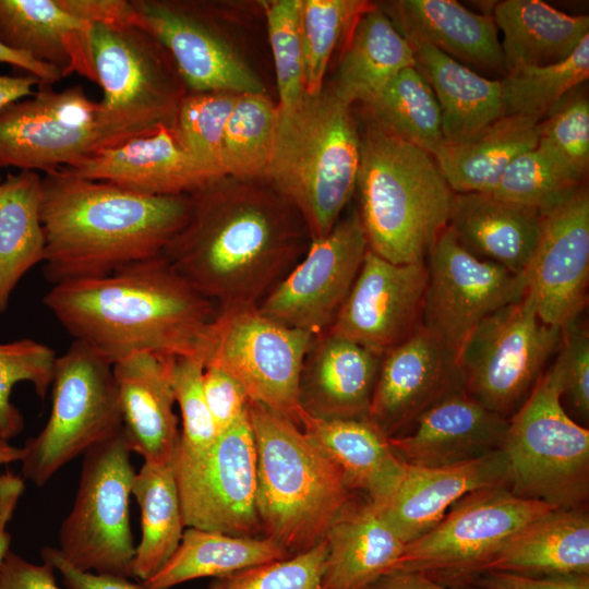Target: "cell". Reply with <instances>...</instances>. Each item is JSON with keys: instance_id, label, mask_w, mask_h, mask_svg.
Instances as JSON below:
<instances>
[{"instance_id": "obj_1", "label": "cell", "mask_w": 589, "mask_h": 589, "mask_svg": "<svg viewBox=\"0 0 589 589\" xmlns=\"http://www.w3.org/2000/svg\"><path fill=\"white\" fill-rule=\"evenodd\" d=\"M306 240L298 211L264 180L225 176L191 195L188 221L163 255L217 310L257 308Z\"/></svg>"}, {"instance_id": "obj_2", "label": "cell", "mask_w": 589, "mask_h": 589, "mask_svg": "<svg viewBox=\"0 0 589 589\" xmlns=\"http://www.w3.org/2000/svg\"><path fill=\"white\" fill-rule=\"evenodd\" d=\"M43 303L74 340L112 364L141 352H201L217 314L164 255L107 276L53 285Z\"/></svg>"}, {"instance_id": "obj_3", "label": "cell", "mask_w": 589, "mask_h": 589, "mask_svg": "<svg viewBox=\"0 0 589 589\" xmlns=\"http://www.w3.org/2000/svg\"><path fill=\"white\" fill-rule=\"evenodd\" d=\"M41 183L44 275L52 286L161 256L191 211V195H148L58 170Z\"/></svg>"}, {"instance_id": "obj_4", "label": "cell", "mask_w": 589, "mask_h": 589, "mask_svg": "<svg viewBox=\"0 0 589 589\" xmlns=\"http://www.w3.org/2000/svg\"><path fill=\"white\" fill-rule=\"evenodd\" d=\"M277 108L264 181L298 211L310 240H318L335 227L357 188L360 133L352 105L329 84Z\"/></svg>"}, {"instance_id": "obj_5", "label": "cell", "mask_w": 589, "mask_h": 589, "mask_svg": "<svg viewBox=\"0 0 589 589\" xmlns=\"http://www.w3.org/2000/svg\"><path fill=\"white\" fill-rule=\"evenodd\" d=\"M256 447V505L263 537L290 556L325 540L358 496L342 471L290 419L251 401Z\"/></svg>"}, {"instance_id": "obj_6", "label": "cell", "mask_w": 589, "mask_h": 589, "mask_svg": "<svg viewBox=\"0 0 589 589\" xmlns=\"http://www.w3.org/2000/svg\"><path fill=\"white\" fill-rule=\"evenodd\" d=\"M359 133L356 189L369 250L395 264L425 261L447 227L454 192L429 153L369 118Z\"/></svg>"}, {"instance_id": "obj_7", "label": "cell", "mask_w": 589, "mask_h": 589, "mask_svg": "<svg viewBox=\"0 0 589 589\" xmlns=\"http://www.w3.org/2000/svg\"><path fill=\"white\" fill-rule=\"evenodd\" d=\"M500 449L507 464L508 488L515 494L556 508L586 506L589 430L563 408L552 368L508 418Z\"/></svg>"}, {"instance_id": "obj_8", "label": "cell", "mask_w": 589, "mask_h": 589, "mask_svg": "<svg viewBox=\"0 0 589 589\" xmlns=\"http://www.w3.org/2000/svg\"><path fill=\"white\" fill-rule=\"evenodd\" d=\"M51 411L44 429L22 447L23 478L45 485L64 465L121 432L113 364L73 340L57 356Z\"/></svg>"}, {"instance_id": "obj_9", "label": "cell", "mask_w": 589, "mask_h": 589, "mask_svg": "<svg viewBox=\"0 0 589 589\" xmlns=\"http://www.w3.org/2000/svg\"><path fill=\"white\" fill-rule=\"evenodd\" d=\"M39 86L32 96L0 109V168L48 173L134 137L82 86Z\"/></svg>"}, {"instance_id": "obj_10", "label": "cell", "mask_w": 589, "mask_h": 589, "mask_svg": "<svg viewBox=\"0 0 589 589\" xmlns=\"http://www.w3.org/2000/svg\"><path fill=\"white\" fill-rule=\"evenodd\" d=\"M554 509L515 494L507 485L472 492L429 531L407 543L392 569L420 573L462 587L518 530Z\"/></svg>"}, {"instance_id": "obj_11", "label": "cell", "mask_w": 589, "mask_h": 589, "mask_svg": "<svg viewBox=\"0 0 589 589\" xmlns=\"http://www.w3.org/2000/svg\"><path fill=\"white\" fill-rule=\"evenodd\" d=\"M563 329L544 324L529 290L483 318L457 352L462 385L485 408L508 419L557 351Z\"/></svg>"}, {"instance_id": "obj_12", "label": "cell", "mask_w": 589, "mask_h": 589, "mask_svg": "<svg viewBox=\"0 0 589 589\" xmlns=\"http://www.w3.org/2000/svg\"><path fill=\"white\" fill-rule=\"evenodd\" d=\"M122 431L84 454L75 501L59 533V553L83 572L133 577L130 497L135 471Z\"/></svg>"}, {"instance_id": "obj_13", "label": "cell", "mask_w": 589, "mask_h": 589, "mask_svg": "<svg viewBox=\"0 0 589 589\" xmlns=\"http://www.w3.org/2000/svg\"><path fill=\"white\" fill-rule=\"evenodd\" d=\"M89 44L105 111L133 136L171 128L188 87L160 41L139 24L96 23Z\"/></svg>"}, {"instance_id": "obj_14", "label": "cell", "mask_w": 589, "mask_h": 589, "mask_svg": "<svg viewBox=\"0 0 589 589\" xmlns=\"http://www.w3.org/2000/svg\"><path fill=\"white\" fill-rule=\"evenodd\" d=\"M312 339L257 308L217 310L201 352L205 365L230 374L251 401L300 426L299 380Z\"/></svg>"}, {"instance_id": "obj_15", "label": "cell", "mask_w": 589, "mask_h": 589, "mask_svg": "<svg viewBox=\"0 0 589 589\" xmlns=\"http://www.w3.org/2000/svg\"><path fill=\"white\" fill-rule=\"evenodd\" d=\"M137 24L172 57L189 92H266L227 27L224 4L192 0H131Z\"/></svg>"}, {"instance_id": "obj_16", "label": "cell", "mask_w": 589, "mask_h": 589, "mask_svg": "<svg viewBox=\"0 0 589 589\" xmlns=\"http://www.w3.org/2000/svg\"><path fill=\"white\" fill-rule=\"evenodd\" d=\"M185 527L264 538L259 518L256 447L248 410L201 460L173 464Z\"/></svg>"}, {"instance_id": "obj_17", "label": "cell", "mask_w": 589, "mask_h": 589, "mask_svg": "<svg viewBox=\"0 0 589 589\" xmlns=\"http://www.w3.org/2000/svg\"><path fill=\"white\" fill-rule=\"evenodd\" d=\"M425 266L422 325L456 352L483 318L528 290L527 273L514 274L474 255L448 227L432 244Z\"/></svg>"}, {"instance_id": "obj_18", "label": "cell", "mask_w": 589, "mask_h": 589, "mask_svg": "<svg viewBox=\"0 0 589 589\" xmlns=\"http://www.w3.org/2000/svg\"><path fill=\"white\" fill-rule=\"evenodd\" d=\"M368 242L357 209L340 218L259 304L265 316L315 337L333 324L360 271Z\"/></svg>"}, {"instance_id": "obj_19", "label": "cell", "mask_w": 589, "mask_h": 589, "mask_svg": "<svg viewBox=\"0 0 589 589\" xmlns=\"http://www.w3.org/2000/svg\"><path fill=\"white\" fill-rule=\"evenodd\" d=\"M426 279L425 261L395 264L368 249L326 332L382 357L422 325Z\"/></svg>"}, {"instance_id": "obj_20", "label": "cell", "mask_w": 589, "mask_h": 589, "mask_svg": "<svg viewBox=\"0 0 589 589\" xmlns=\"http://www.w3.org/2000/svg\"><path fill=\"white\" fill-rule=\"evenodd\" d=\"M527 275L528 290L544 324L564 329L579 317L589 279V194L584 185L543 213Z\"/></svg>"}, {"instance_id": "obj_21", "label": "cell", "mask_w": 589, "mask_h": 589, "mask_svg": "<svg viewBox=\"0 0 589 589\" xmlns=\"http://www.w3.org/2000/svg\"><path fill=\"white\" fill-rule=\"evenodd\" d=\"M460 385L457 352L421 325L382 356L368 420L386 437L397 436Z\"/></svg>"}, {"instance_id": "obj_22", "label": "cell", "mask_w": 589, "mask_h": 589, "mask_svg": "<svg viewBox=\"0 0 589 589\" xmlns=\"http://www.w3.org/2000/svg\"><path fill=\"white\" fill-rule=\"evenodd\" d=\"M507 423L508 419L485 408L460 385L388 441L405 465L448 466L500 449Z\"/></svg>"}, {"instance_id": "obj_23", "label": "cell", "mask_w": 589, "mask_h": 589, "mask_svg": "<svg viewBox=\"0 0 589 589\" xmlns=\"http://www.w3.org/2000/svg\"><path fill=\"white\" fill-rule=\"evenodd\" d=\"M58 171L148 195H192L220 178L202 167L168 127L104 148Z\"/></svg>"}, {"instance_id": "obj_24", "label": "cell", "mask_w": 589, "mask_h": 589, "mask_svg": "<svg viewBox=\"0 0 589 589\" xmlns=\"http://www.w3.org/2000/svg\"><path fill=\"white\" fill-rule=\"evenodd\" d=\"M498 485L508 486L507 464L501 449L448 466L406 465L398 488L382 512L407 544L434 527L466 495Z\"/></svg>"}, {"instance_id": "obj_25", "label": "cell", "mask_w": 589, "mask_h": 589, "mask_svg": "<svg viewBox=\"0 0 589 589\" xmlns=\"http://www.w3.org/2000/svg\"><path fill=\"white\" fill-rule=\"evenodd\" d=\"M170 356L141 352L113 363L122 434L145 462L173 461L180 442Z\"/></svg>"}, {"instance_id": "obj_26", "label": "cell", "mask_w": 589, "mask_h": 589, "mask_svg": "<svg viewBox=\"0 0 589 589\" xmlns=\"http://www.w3.org/2000/svg\"><path fill=\"white\" fill-rule=\"evenodd\" d=\"M382 357L328 332L313 337L301 369V411L324 420L368 419Z\"/></svg>"}, {"instance_id": "obj_27", "label": "cell", "mask_w": 589, "mask_h": 589, "mask_svg": "<svg viewBox=\"0 0 589 589\" xmlns=\"http://www.w3.org/2000/svg\"><path fill=\"white\" fill-rule=\"evenodd\" d=\"M543 224L537 209L491 194L454 193L447 227L474 255L526 274Z\"/></svg>"}, {"instance_id": "obj_28", "label": "cell", "mask_w": 589, "mask_h": 589, "mask_svg": "<svg viewBox=\"0 0 589 589\" xmlns=\"http://www.w3.org/2000/svg\"><path fill=\"white\" fill-rule=\"evenodd\" d=\"M92 24L63 0H0V43L36 61L76 72L97 84L89 35Z\"/></svg>"}, {"instance_id": "obj_29", "label": "cell", "mask_w": 589, "mask_h": 589, "mask_svg": "<svg viewBox=\"0 0 589 589\" xmlns=\"http://www.w3.org/2000/svg\"><path fill=\"white\" fill-rule=\"evenodd\" d=\"M398 31L420 38L467 67L506 75L492 13L455 0H399L385 9Z\"/></svg>"}, {"instance_id": "obj_30", "label": "cell", "mask_w": 589, "mask_h": 589, "mask_svg": "<svg viewBox=\"0 0 589 589\" xmlns=\"http://www.w3.org/2000/svg\"><path fill=\"white\" fill-rule=\"evenodd\" d=\"M325 541L323 589H364L395 566L406 546L382 507L362 495L344 509Z\"/></svg>"}, {"instance_id": "obj_31", "label": "cell", "mask_w": 589, "mask_h": 589, "mask_svg": "<svg viewBox=\"0 0 589 589\" xmlns=\"http://www.w3.org/2000/svg\"><path fill=\"white\" fill-rule=\"evenodd\" d=\"M301 429L342 471L350 486L383 507L398 488L406 465L368 419L313 418L300 411Z\"/></svg>"}, {"instance_id": "obj_32", "label": "cell", "mask_w": 589, "mask_h": 589, "mask_svg": "<svg viewBox=\"0 0 589 589\" xmlns=\"http://www.w3.org/2000/svg\"><path fill=\"white\" fill-rule=\"evenodd\" d=\"M484 572L528 576L589 575L587 506L556 508L530 521L500 549L481 573Z\"/></svg>"}, {"instance_id": "obj_33", "label": "cell", "mask_w": 589, "mask_h": 589, "mask_svg": "<svg viewBox=\"0 0 589 589\" xmlns=\"http://www.w3.org/2000/svg\"><path fill=\"white\" fill-rule=\"evenodd\" d=\"M414 50L383 7L370 3L353 23L339 59L334 91L365 105L400 71L414 67Z\"/></svg>"}, {"instance_id": "obj_34", "label": "cell", "mask_w": 589, "mask_h": 589, "mask_svg": "<svg viewBox=\"0 0 589 589\" xmlns=\"http://www.w3.org/2000/svg\"><path fill=\"white\" fill-rule=\"evenodd\" d=\"M405 37L440 105L445 143L464 141L505 116L501 80L482 76L420 38Z\"/></svg>"}, {"instance_id": "obj_35", "label": "cell", "mask_w": 589, "mask_h": 589, "mask_svg": "<svg viewBox=\"0 0 589 589\" xmlns=\"http://www.w3.org/2000/svg\"><path fill=\"white\" fill-rule=\"evenodd\" d=\"M492 16L502 33L506 74L567 59L589 35V16L558 11L541 0H504Z\"/></svg>"}, {"instance_id": "obj_36", "label": "cell", "mask_w": 589, "mask_h": 589, "mask_svg": "<svg viewBox=\"0 0 589 589\" xmlns=\"http://www.w3.org/2000/svg\"><path fill=\"white\" fill-rule=\"evenodd\" d=\"M541 120L503 116L464 141L445 143L434 159L452 191L492 194L508 165L537 146Z\"/></svg>"}, {"instance_id": "obj_37", "label": "cell", "mask_w": 589, "mask_h": 589, "mask_svg": "<svg viewBox=\"0 0 589 589\" xmlns=\"http://www.w3.org/2000/svg\"><path fill=\"white\" fill-rule=\"evenodd\" d=\"M43 177L20 170L0 180V314L24 275L45 257Z\"/></svg>"}, {"instance_id": "obj_38", "label": "cell", "mask_w": 589, "mask_h": 589, "mask_svg": "<svg viewBox=\"0 0 589 589\" xmlns=\"http://www.w3.org/2000/svg\"><path fill=\"white\" fill-rule=\"evenodd\" d=\"M289 556L267 538L239 537L188 527L167 563L142 584L148 589H170L197 578H225Z\"/></svg>"}, {"instance_id": "obj_39", "label": "cell", "mask_w": 589, "mask_h": 589, "mask_svg": "<svg viewBox=\"0 0 589 589\" xmlns=\"http://www.w3.org/2000/svg\"><path fill=\"white\" fill-rule=\"evenodd\" d=\"M132 495L141 510V540L132 573L144 582L175 553L185 527L172 462L144 461L135 472Z\"/></svg>"}, {"instance_id": "obj_40", "label": "cell", "mask_w": 589, "mask_h": 589, "mask_svg": "<svg viewBox=\"0 0 589 589\" xmlns=\"http://www.w3.org/2000/svg\"><path fill=\"white\" fill-rule=\"evenodd\" d=\"M363 106L375 124L433 157L445 144L440 105L417 65L400 71Z\"/></svg>"}, {"instance_id": "obj_41", "label": "cell", "mask_w": 589, "mask_h": 589, "mask_svg": "<svg viewBox=\"0 0 589 589\" xmlns=\"http://www.w3.org/2000/svg\"><path fill=\"white\" fill-rule=\"evenodd\" d=\"M277 117V104L266 92L237 96L223 140L225 176L264 180L273 152Z\"/></svg>"}, {"instance_id": "obj_42", "label": "cell", "mask_w": 589, "mask_h": 589, "mask_svg": "<svg viewBox=\"0 0 589 589\" xmlns=\"http://www.w3.org/2000/svg\"><path fill=\"white\" fill-rule=\"evenodd\" d=\"M588 77L589 35L561 62L506 74L501 80L504 115L542 119Z\"/></svg>"}, {"instance_id": "obj_43", "label": "cell", "mask_w": 589, "mask_h": 589, "mask_svg": "<svg viewBox=\"0 0 589 589\" xmlns=\"http://www.w3.org/2000/svg\"><path fill=\"white\" fill-rule=\"evenodd\" d=\"M238 95L219 91H188L171 125L182 147L202 167L217 177H225L221 161L223 140Z\"/></svg>"}, {"instance_id": "obj_44", "label": "cell", "mask_w": 589, "mask_h": 589, "mask_svg": "<svg viewBox=\"0 0 589 589\" xmlns=\"http://www.w3.org/2000/svg\"><path fill=\"white\" fill-rule=\"evenodd\" d=\"M169 368L181 414L180 442L172 462L190 464L206 457L218 437L203 390L204 357L201 352L170 356Z\"/></svg>"}, {"instance_id": "obj_45", "label": "cell", "mask_w": 589, "mask_h": 589, "mask_svg": "<svg viewBox=\"0 0 589 589\" xmlns=\"http://www.w3.org/2000/svg\"><path fill=\"white\" fill-rule=\"evenodd\" d=\"M369 4L359 0H302L306 94L322 92L333 52Z\"/></svg>"}, {"instance_id": "obj_46", "label": "cell", "mask_w": 589, "mask_h": 589, "mask_svg": "<svg viewBox=\"0 0 589 589\" xmlns=\"http://www.w3.org/2000/svg\"><path fill=\"white\" fill-rule=\"evenodd\" d=\"M582 185L534 147L508 165L491 195L543 214Z\"/></svg>"}, {"instance_id": "obj_47", "label": "cell", "mask_w": 589, "mask_h": 589, "mask_svg": "<svg viewBox=\"0 0 589 589\" xmlns=\"http://www.w3.org/2000/svg\"><path fill=\"white\" fill-rule=\"evenodd\" d=\"M57 354L47 345L29 338L0 342V436L10 441L24 428L23 416L12 404L13 387L29 382L45 398L51 386Z\"/></svg>"}, {"instance_id": "obj_48", "label": "cell", "mask_w": 589, "mask_h": 589, "mask_svg": "<svg viewBox=\"0 0 589 589\" xmlns=\"http://www.w3.org/2000/svg\"><path fill=\"white\" fill-rule=\"evenodd\" d=\"M272 49L278 106L298 101L305 93L302 0L261 2Z\"/></svg>"}, {"instance_id": "obj_49", "label": "cell", "mask_w": 589, "mask_h": 589, "mask_svg": "<svg viewBox=\"0 0 589 589\" xmlns=\"http://www.w3.org/2000/svg\"><path fill=\"white\" fill-rule=\"evenodd\" d=\"M536 147L584 183L589 165V101L584 94L560 101L541 120Z\"/></svg>"}, {"instance_id": "obj_50", "label": "cell", "mask_w": 589, "mask_h": 589, "mask_svg": "<svg viewBox=\"0 0 589 589\" xmlns=\"http://www.w3.org/2000/svg\"><path fill=\"white\" fill-rule=\"evenodd\" d=\"M326 541L312 549L221 578L224 589H323Z\"/></svg>"}, {"instance_id": "obj_51", "label": "cell", "mask_w": 589, "mask_h": 589, "mask_svg": "<svg viewBox=\"0 0 589 589\" xmlns=\"http://www.w3.org/2000/svg\"><path fill=\"white\" fill-rule=\"evenodd\" d=\"M552 369L560 386V400L567 414L585 426L589 421V334L578 318L562 334Z\"/></svg>"}, {"instance_id": "obj_52", "label": "cell", "mask_w": 589, "mask_h": 589, "mask_svg": "<svg viewBox=\"0 0 589 589\" xmlns=\"http://www.w3.org/2000/svg\"><path fill=\"white\" fill-rule=\"evenodd\" d=\"M203 390L218 435L230 428L247 410L250 398L241 384L215 365H205Z\"/></svg>"}, {"instance_id": "obj_53", "label": "cell", "mask_w": 589, "mask_h": 589, "mask_svg": "<svg viewBox=\"0 0 589 589\" xmlns=\"http://www.w3.org/2000/svg\"><path fill=\"white\" fill-rule=\"evenodd\" d=\"M470 584L481 589H589V575L528 576L506 572H484Z\"/></svg>"}, {"instance_id": "obj_54", "label": "cell", "mask_w": 589, "mask_h": 589, "mask_svg": "<svg viewBox=\"0 0 589 589\" xmlns=\"http://www.w3.org/2000/svg\"><path fill=\"white\" fill-rule=\"evenodd\" d=\"M0 589H61L48 562H28L9 551L0 566Z\"/></svg>"}, {"instance_id": "obj_55", "label": "cell", "mask_w": 589, "mask_h": 589, "mask_svg": "<svg viewBox=\"0 0 589 589\" xmlns=\"http://www.w3.org/2000/svg\"><path fill=\"white\" fill-rule=\"evenodd\" d=\"M41 558L59 572L69 589H148L142 582L135 584L125 577L80 570L65 562L56 548H43Z\"/></svg>"}, {"instance_id": "obj_56", "label": "cell", "mask_w": 589, "mask_h": 589, "mask_svg": "<svg viewBox=\"0 0 589 589\" xmlns=\"http://www.w3.org/2000/svg\"><path fill=\"white\" fill-rule=\"evenodd\" d=\"M64 5L89 24H137L131 0H63Z\"/></svg>"}, {"instance_id": "obj_57", "label": "cell", "mask_w": 589, "mask_h": 589, "mask_svg": "<svg viewBox=\"0 0 589 589\" xmlns=\"http://www.w3.org/2000/svg\"><path fill=\"white\" fill-rule=\"evenodd\" d=\"M23 490L22 478L10 472L0 476V566L10 551L11 536L7 526L13 516Z\"/></svg>"}, {"instance_id": "obj_58", "label": "cell", "mask_w": 589, "mask_h": 589, "mask_svg": "<svg viewBox=\"0 0 589 589\" xmlns=\"http://www.w3.org/2000/svg\"><path fill=\"white\" fill-rule=\"evenodd\" d=\"M364 589H462V587L448 586L420 573L392 569Z\"/></svg>"}, {"instance_id": "obj_59", "label": "cell", "mask_w": 589, "mask_h": 589, "mask_svg": "<svg viewBox=\"0 0 589 589\" xmlns=\"http://www.w3.org/2000/svg\"><path fill=\"white\" fill-rule=\"evenodd\" d=\"M0 62L11 64L38 77L41 84L52 85L63 76L57 68L36 61L32 57L12 50L0 43Z\"/></svg>"}, {"instance_id": "obj_60", "label": "cell", "mask_w": 589, "mask_h": 589, "mask_svg": "<svg viewBox=\"0 0 589 589\" xmlns=\"http://www.w3.org/2000/svg\"><path fill=\"white\" fill-rule=\"evenodd\" d=\"M40 80L32 74L0 75V109L11 103L29 97Z\"/></svg>"}, {"instance_id": "obj_61", "label": "cell", "mask_w": 589, "mask_h": 589, "mask_svg": "<svg viewBox=\"0 0 589 589\" xmlns=\"http://www.w3.org/2000/svg\"><path fill=\"white\" fill-rule=\"evenodd\" d=\"M22 458V447L13 446L8 440L0 436V466L20 461Z\"/></svg>"}, {"instance_id": "obj_62", "label": "cell", "mask_w": 589, "mask_h": 589, "mask_svg": "<svg viewBox=\"0 0 589 589\" xmlns=\"http://www.w3.org/2000/svg\"><path fill=\"white\" fill-rule=\"evenodd\" d=\"M209 589H224V581L221 578H216L209 587Z\"/></svg>"}]
</instances>
